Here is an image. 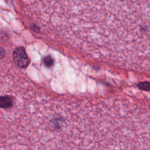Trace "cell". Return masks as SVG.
<instances>
[{
  "label": "cell",
  "instance_id": "cell-1",
  "mask_svg": "<svg viewBox=\"0 0 150 150\" xmlns=\"http://www.w3.org/2000/svg\"><path fill=\"white\" fill-rule=\"evenodd\" d=\"M13 61L18 68H26L28 66L29 58L23 47H18L14 49L13 52Z\"/></svg>",
  "mask_w": 150,
  "mask_h": 150
},
{
  "label": "cell",
  "instance_id": "cell-2",
  "mask_svg": "<svg viewBox=\"0 0 150 150\" xmlns=\"http://www.w3.org/2000/svg\"><path fill=\"white\" fill-rule=\"evenodd\" d=\"M43 63L47 67H50L53 64V60L50 57L47 56L43 59Z\"/></svg>",
  "mask_w": 150,
  "mask_h": 150
},
{
  "label": "cell",
  "instance_id": "cell-3",
  "mask_svg": "<svg viewBox=\"0 0 150 150\" xmlns=\"http://www.w3.org/2000/svg\"><path fill=\"white\" fill-rule=\"evenodd\" d=\"M139 88L143 90H148L149 88L150 89V84L149 83H142L139 84Z\"/></svg>",
  "mask_w": 150,
  "mask_h": 150
}]
</instances>
